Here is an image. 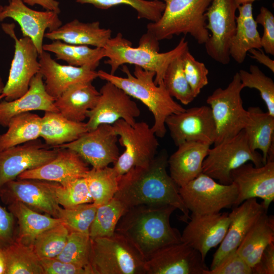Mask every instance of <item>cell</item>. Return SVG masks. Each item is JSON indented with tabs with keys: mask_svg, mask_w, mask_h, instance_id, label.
<instances>
[{
	"mask_svg": "<svg viewBox=\"0 0 274 274\" xmlns=\"http://www.w3.org/2000/svg\"><path fill=\"white\" fill-rule=\"evenodd\" d=\"M168 156L161 152L148 164L136 166L119 176L114 197L127 209L140 204L169 205L183 214L181 220L188 222L189 211L179 193V187L168 174Z\"/></svg>",
	"mask_w": 274,
	"mask_h": 274,
	"instance_id": "cell-1",
	"label": "cell"
},
{
	"mask_svg": "<svg viewBox=\"0 0 274 274\" xmlns=\"http://www.w3.org/2000/svg\"><path fill=\"white\" fill-rule=\"evenodd\" d=\"M176 210L169 205L130 207L120 219L115 232L129 241L146 260L160 249L182 242L181 233L170 223Z\"/></svg>",
	"mask_w": 274,
	"mask_h": 274,
	"instance_id": "cell-2",
	"label": "cell"
},
{
	"mask_svg": "<svg viewBox=\"0 0 274 274\" xmlns=\"http://www.w3.org/2000/svg\"><path fill=\"white\" fill-rule=\"evenodd\" d=\"M121 70L126 77L112 75L103 70L97 71L98 77L113 83L145 105L154 117L152 129L156 136L163 138L166 132V118L172 114L183 112L185 109L174 100L163 82L159 85L155 84L154 72L134 66L132 75L125 65H122Z\"/></svg>",
	"mask_w": 274,
	"mask_h": 274,
	"instance_id": "cell-3",
	"label": "cell"
},
{
	"mask_svg": "<svg viewBox=\"0 0 274 274\" xmlns=\"http://www.w3.org/2000/svg\"><path fill=\"white\" fill-rule=\"evenodd\" d=\"M164 10L160 19L147 25V32L158 41L181 34L191 35L199 44L210 37L206 13L212 0H162Z\"/></svg>",
	"mask_w": 274,
	"mask_h": 274,
	"instance_id": "cell-4",
	"label": "cell"
},
{
	"mask_svg": "<svg viewBox=\"0 0 274 274\" xmlns=\"http://www.w3.org/2000/svg\"><path fill=\"white\" fill-rule=\"evenodd\" d=\"M105 61L111 67L110 74L114 75L117 69L125 64H133L143 69L155 73L154 83L159 85L163 82L165 71L169 63L178 57L182 56L188 48V43L182 38L173 49L163 53L139 44L137 47H132L131 42L118 32L111 38L104 48Z\"/></svg>",
	"mask_w": 274,
	"mask_h": 274,
	"instance_id": "cell-5",
	"label": "cell"
},
{
	"mask_svg": "<svg viewBox=\"0 0 274 274\" xmlns=\"http://www.w3.org/2000/svg\"><path fill=\"white\" fill-rule=\"evenodd\" d=\"M145 262L140 252L117 232L91 238L88 266L92 274H146Z\"/></svg>",
	"mask_w": 274,
	"mask_h": 274,
	"instance_id": "cell-6",
	"label": "cell"
},
{
	"mask_svg": "<svg viewBox=\"0 0 274 274\" xmlns=\"http://www.w3.org/2000/svg\"><path fill=\"white\" fill-rule=\"evenodd\" d=\"M243 87L238 72L225 88H217L207 99L216 128L214 145L230 139L243 130L249 115L241 97Z\"/></svg>",
	"mask_w": 274,
	"mask_h": 274,
	"instance_id": "cell-7",
	"label": "cell"
},
{
	"mask_svg": "<svg viewBox=\"0 0 274 274\" xmlns=\"http://www.w3.org/2000/svg\"><path fill=\"white\" fill-rule=\"evenodd\" d=\"M118 142L124 148L114 163L119 176L130 169L149 164L156 156L159 143L151 127L145 122L131 125L120 119L113 125Z\"/></svg>",
	"mask_w": 274,
	"mask_h": 274,
	"instance_id": "cell-8",
	"label": "cell"
},
{
	"mask_svg": "<svg viewBox=\"0 0 274 274\" xmlns=\"http://www.w3.org/2000/svg\"><path fill=\"white\" fill-rule=\"evenodd\" d=\"M256 167L263 165L262 154L252 150L244 130L210 148L202 163V173L218 182L230 184L231 172L247 163Z\"/></svg>",
	"mask_w": 274,
	"mask_h": 274,
	"instance_id": "cell-9",
	"label": "cell"
},
{
	"mask_svg": "<svg viewBox=\"0 0 274 274\" xmlns=\"http://www.w3.org/2000/svg\"><path fill=\"white\" fill-rule=\"evenodd\" d=\"M179 193L192 213L211 214L233 207L238 192L234 183L223 184L202 173L182 187Z\"/></svg>",
	"mask_w": 274,
	"mask_h": 274,
	"instance_id": "cell-10",
	"label": "cell"
},
{
	"mask_svg": "<svg viewBox=\"0 0 274 274\" xmlns=\"http://www.w3.org/2000/svg\"><path fill=\"white\" fill-rule=\"evenodd\" d=\"M15 24L2 23L3 31L15 42V50L7 82L2 95L5 100H15L25 94L29 88L31 79L40 72L39 53L31 40L23 37L18 39L15 31Z\"/></svg>",
	"mask_w": 274,
	"mask_h": 274,
	"instance_id": "cell-11",
	"label": "cell"
},
{
	"mask_svg": "<svg viewBox=\"0 0 274 274\" xmlns=\"http://www.w3.org/2000/svg\"><path fill=\"white\" fill-rule=\"evenodd\" d=\"M235 0H212L206 13V28L210 31L204 44L206 52L222 64L229 63V48L236 29Z\"/></svg>",
	"mask_w": 274,
	"mask_h": 274,
	"instance_id": "cell-12",
	"label": "cell"
},
{
	"mask_svg": "<svg viewBox=\"0 0 274 274\" xmlns=\"http://www.w3.org/2000/svg\"><path fill=\"white\" fill-rule=\"evenodd\" d=\"M170 135L178 146L186 142L214 144L216 128L211 109L202 106L169 115L165 121Z\"/></svg>",
	"mask_w": 274,
	"mask_h": 274,
	"instance_id": "cell-13",
	"label": "cell"
},
{
	"mask_svg": "<svg viewBox=\"0 0 274 274\" xmlns=\"http://www.w3.org/2000/svg\"><path fill=\"white\" fill-rule=\"evenodd\" d=\"M100 96L95 107L87 114L88 131L100 124L113 125L122 119L134 125L141 112L131 97L113 83L107 82L99 90Z\"/></svg>",
	"mask_w": 274,
	"mask_h": 274,
	"instance_id": "cell-14",
	"label": "cell"
},
{
	"mask_svg": "<svg viewBox=\"0 0 274 274\" xmlns=\"http://www.w3.org/2000/svg\"><path fill=\"white\" fill-rule=\"evenodd\" d=\"M58 150L37 139L0 151V187L21 173L50 162Z\"/></svg>",
	"mask_w": 274,
	"mask_h": 274,
	"instance_id": "cell-15",
	"label": "cell"
},
{
	"mask_svg": "<svg viewBox=\"0 0 274 274\" xmlns=\"http://www.w3.org/2000/svg\"><path fill=\"white\" fill-rule=\"evenodd\" d=\"M118 141V136L113 125L104 124L87 131L72 142L55 148L72 150L92 167L100 168L114 164L117 160L120 155Z\"/></svg>",
	"mask_w": 274,
	"mask_h": 274,
	"instance_id": "cell-16",
	"label": "cell"
},
{
	"mask_svg": "<svg viewBox=\"0 0 274 274\" xmlns=\"http://www.w3.org/2000/svg\"><path fill=\"white\" fill-rule=\"evenodd\" d=\"M200 253L181 242L164 247L146 260V274H204L209 268Z\"/></svg>",
	"mask_w": 274,
	"mask_h": 274,
	"instance_id": "cell-17",
	"label": "cell"
},
{
	"mask_svg": "<svg viewBox=\"0 0 274 274\" xmlns=\"http://www.w3.org/2000/svg\"><path fill=\"white\" fill-rule=\"evenodd\" d=\"M230 178L238 192L233 207L248 199L259 198L268 209L274 200V160L258 167L246 163L233 170Z\"/></svg>",
	"mask_w": 274,
	"mask_h": 274,
	"instance_id": "cell-18",
	"label": "cell"
},
{
	"mask_svg": "<svg viewBox=\"0 0 274 274\" xmlns=\"http://www.w3.org/2000/svg\"><path fill=\"white\" fill-rule=\"evenodd\" d=\"M0 198L7 205L20 202L55 218L60 207L53 194L51 182L44 180L16 179L9 181L0 187Z\"/></svg>",
	"mask_w": 274,
	"mask_h": 274,
	"instance_id": "cell-19",
	"label": "cell"
},
{
	"mask_svg": "<svg viewBox=\"0 0 274 274\" xmlns=\"http://www.w3.org/2000/svg\"><path fill=\"white\" fill-rule=\"evenodd\" d=\"M11 18L17 22L23 37L30 38L39 55L43 51V39L45 31L57 29L62 25L58 14L51 11H39L29 8L22 0H8L0 13V21Z\"/></svg>",
	"mask_w": 274,
	"mask_h": 274,
	"instance_id": "cell-20",
	"label": "cell"
},
{
	"mask_svg": "<svg viewBox=\"0 0 274 274\" xmlns=\"http://www.w3.org/2000/svg\"><path fill=\"white\" fill-rule=\"evenodd\" d=\"M181 234L182 242L198 251L205 258L209 251L223 241L229 227V213L211 214L192 213Z\"/></svg>",
	"mask_w": 274,
	"mask_h": 274,
	"instance_id": "cell-21",
	"label": "cell"
},
{
	"mask_svg": "<svg viewBox=\"0 0 274 274\" xmlns=\"http://www.w3.org/2000/svg\"><path fill=\"white\" fill-rule=\"evenodd\" d=\"M267 209L257 198L248 199L233 207L231 221L222 242L213 255L209 269L214 268L228 254L237 249L244 238L260 216Z\"/></svg>",
	"mask_w": 274,
	"mask_h": 274,
	"instance_id": "cell-22",
	"label": "cell"
},
{
	"mask_svg": "<svg viewBox=\"0 0 274 274\" xmlns=\"http://www.w3.org/2000/svg\"><path fill=\"white\" fill-rule=\"evenodd\" d=\"M40 73L45 79L47 92L55 100L71 85L92 82L98 78L97 71L88 66L62 65L57 62L47 51L39 55Z\"/></svg>",
	"mask_w": 274,
	"mask_h": 274,
	"instance_id": "cell-23",
	"label": "cell"
},
{
	"mask_svg": "<svg viewBox=\"0 0 274 274\" xmlns=\"http://www.w3.org/2000/svg\"><path fill=\"white\" fill-rule=\"evenodd\" d=\"M89 169L88 163L76 152L67 148H59L58 154L53 160L21 173L17 179H37L64 185L84 177Z\"/></svg>",
	"mask_w": 274,
	"mask_h": 274,
	"instance_id": "cell-24",
	"label": "cell"
},
{
	"mask_svg": "<svg viewBox=\"0 0 274 274\" xmlns=\"http://www.w3.org/2000/svg\"><path fill=\"white\" fill-rule=\"evenodd\" d=\"M54 101L47 92L39 72L31 79L27 91L22 96L11 101H0V125L7 127L14 116L32 111L58 112Z\"/></svg>",
	"mask_w": 274,
	"mask_h": 274,
	"instance_id": "cell-25",
	"label": "cell"
},
{
	"mask_svg": "<svg viewBox=\"0 0 274 274\" xmlns=\"http://www.w3.org/2000/svg\"><path fill=\"white\" fill-rule=\"evenodd\" d=\"M210 145L198 142H186L168 157L169 175L181 187L202 173L203 161Z\"/></svg>",
	"mask_w": 274,
	"mask_h": 274,
	"instance_id": "cell-26",
	"label": "cell"
},
{
	"mask_svg": "<svg viewBox=\"0 0 274 274\" xmlns=\"http://www.w3.org/2000/svg\"><path fill=\"white\" fill-rule=\"evenodd\" d=\"M111 34L112 30L101 28L99 21L85 23L75 19L55 30L48 31L44 37L70 44L104 48L111 38Z\"/></svg>",
	"mask_w": 274,
	"mask_h": 274,
	"instance_id": "cell-27",
	"label": "cell"
},
{
	"mask_svg": "<svg viewBox=\"0 0 274 274\" xmlns=\"http://www.w3.org/2000/svg\"><path fill=\"white\" fill-rule=\"evenodd\" d=\"M92 82H80L67 88L54 101L58 112L71 121L83 122L87 112L95 107L100 96L99 91Z\"/></svg>",
	"mask_w": 274,
	"mask_h": 274,
	"instance_id": "cell-28",
	"label": "cell"
},
{
	"mask_svg": "<svg viewBox=\"0 0 274 274\" xmlns=\"http://www.w3.org/2000/svg\"><path fill=\"white\" fill-rule=\"evenodd\" d=\"M237 10L238 15L236 16V29L230 44L229 55L237 63L241 64L250 50L260 49L262 46L257 23L253 17L252 3L241 4Z\"/></svg>",
	"mask_w": 274,
	"mask_h": 274,
	"instance_id": "cell-29",
	"label": "cell"
},
{
	"mask_svg": "<svg viewBox=\"0 0 274 274\" xmlns=\"http://www.w3.org/2000/svg\"><path fill=\"white\" fill-rule=\"evenodd\" d=\"M249 120L244 130L250 148L262 152L263 164L274 160V117L258 107L247 110Z\"/></svg>",
	"mask_w": 274,
	"mask_h": 274,
	"instance_id": "cell-30",
	"label": "cell"
},
{
	"mask_svg": "<svg viewBox=\"0 0 274 274\" xmlns=\"http://www.w3.org/2000/svg\"><path fill=\"white\" fill-rule=\"evenodd\" d=\"M88 131L86 123L71 121L58 112L46 111L42 117L40 137L51 147L72 142Z\"/></svg>",
	"mask_w": 274,
	"mask_h": 274,
	"instance_id": "cell-31",
	"label": "cell"
},
{
	"mask_svg": "<svg viewBox=\"0 0 274 274\" xmlns=\"http://www.w3.org/2000/svg\"><path fill=\"white\" fill-rule=\"evenodd\" d=\"M8 209L17 221L16 241L27 246H31L36 237L43 231L61 223L59 219L42 214L20 202L8 204Z\"/></svg>",
	"mask_w": 274,
	"mask_h": 274,
	"instance_id": "cell-32",
	"label": "cell"
},
{
	"mask_svg": "<svg viewBox=\"0 0 274 274\" xmlns=\"http://www.w3.org/2000/svg\"><path fill=\"white\" fill-rule=\"evenodd\" d=\"M274 242L273 216L264 212L248 232L236 249L252 268L258 261L265 249Z\"/></svg>",
	"mask_w": 274,
	"mask_h": 274,
	"instance_id": "cell-33",
	"label": "cell"
},
{
	"mask_svg": "<svg viewBox=\"0 0 274 274\" xmlns=\"http://www.w3.org/2000/svg\"><path fill=\"white\" fill-rule=\"evenodd\" d=\"M43 51L54 53L57 59L75 66H88L95 70L101 59L105 57V49L88 46L67 44L54 40L43 45Z\"/></svg>",
	"mask_w": 274,
	"mask_h": 274,
	"instance_id": "cell-34",
	"label": "cell"
},
{
	"mask_svg": "<svg viewBox=\"0 0 274 274\" xmlns=\"http://www.w3.org/2000/svg\"><path fill=\"white\" fill-rule=\"evenodd\" d=\"M42 117L27 112L13 117L7 131L0 134V151L37 140L40 137Z\"/></svg>",
	"mask_w": 274,
	"mask_h": 274,
	"instance_id": "cell-35",
	"label": "cell"
},
{
	"mask_svg": "<svg viewBox=\"0 0 274 274\" xmlns=\"http://www.w3.org/2000/svg\"><path fill=\"white\" fill-rule=\"evenodd\" d=\"M3 252L6 263L5 274H44L40 259L32 246L16 241Z\"/></svg>",
	"mask_w": 274,
	"mask_h": 274,
	"instance_id": "cell-36",
	"label": "cell"
},
{
	"mask_svg": "<svg viewBox=\"0 0 274 274\" xmlns=\"http://www.w3.org/2000/svg\"><path fill=\"white\" fill-rule=\"evenodd\" d=\"M92 202L97 207L114 198L118 187L119 176L113 167H92L84 176Z\"/></svg>",
	"mask_w": 274,
	"mask_h": 274,
	"instance_id": "cell-37",
	"label": "cell"
},
{
	"mask_svg": "<svg viewBox=\"0 0 274 274\" xmlns=\"http://www.w3.org/2000/svg\"><path fill=\"white\" fill-rule=\"evenodd\" d=\"M127 209L114 197L108 202L97 207L95 217L90 227L91 238L112 236L117 225Z\"/></svg>",
	"mask_w": 274,
	"mask_h": 274,
	"instance_id": "cell-38",
	"label": "cell"
},
{
	"mask_svg": "<svg viewBox=\"0 0 274 274\" xmlns=\"http://www.w3.org/2000/svg\"><path fill=\"white\" fill-rule=\"evenodd\" d=\"M81 4H91L95 7L106 10L119 5H126L133 8L138 19H145L152 22L158 21L164 10L165 4L159 0H75Z\"/></svg>",
	"mask_w": 274,
	"mask_h": 274,
	"instance_id": "cell-39",
	"label": "cell"
},
{
	"mask_svg": "<svg viewBox=\"0 0 274 274\" xmlns=\"http://www.w3.org/2000/svg\"><path fill=\"white\" fill-rule=\"evenodd\" d=\"M182 56L177 57L169 63L163 82L172 97L176 98L182 104L187 105L193 101L195 97L185 75Z\"/></svg>",
	"mask_w": 274,
	"mask_h": 274,
	"instance_id": "cell-40",
	"label": "cell"
},
{
	"mask_svg": "<svg viewBox=\"0 0 274 274\" xmlns=\"http://www.w3.org/2000/svg\"><path fill=\"white\" fill-rule=\"evenodd\" d=\"M62 223L40 233L35 239L32 249L39 258H56L62 250L70 233Z\"/></svg>",
	"mask_w": 274,
	"mask_h": 274,
	"instance_id": "cell-41",
	"label": "cell"
},
{
	"mask_svg": "<svg viewBox=\"0 0 274 274\" xmlns=\"http://www.w3.org/2000/svg\"><path fill=\"white\" fill-rule=\"evenodd\" d=\"M97 208L93 202L68 208L60 206L56 218L59 219L70 231L89 234Z\"/></svg>",
	"mask_w": 274,
	"mask_h": 274,
	"instance_id": "cell-42",
	"label": "cell"
},
{
	"mask_svg": "<svg viewBox=\"0 0 274 274\" xmlns=\"http://www.w3.org/2000/svg\"><path fill=\"white\" fill-rule=\"evenodd\" d=\"M90 246L91 238L89 234L70 231L62 250L56 258L79 267L89 268Z\"/></svg>",
	"mask_w": 274,
	"mask_h": 274,
	"instance_id": "cell-43",
	"label": "cell"
},
{
	"mask_svg": "<svg viewBox=\"0 0 274 274\" xmlns=\"http://www.w3.org/2000/svg\"><path fill=\"white\" fill-rule=\"evenodd\" d=\"M51 187L56 202L63 208L72 207L93 201L84 177L64 185L51 182Z\"/></svg>",
	"mask_w": 274,
	"mask_h": 274,
	"instance_id": "cell-44",
	"label": "cell"
},
{
	"mask_svg": "<svg viewBox=\"0 0 274 274\" xmlns=\"http://www.w3.org/2000/svg\"><path fill=\"white\" fill-rule=\"evenodd\" d=\"M238 74L243 88L248 87L258 90L264 101L267 112L274 117V82L255 65H251L249 72L241 70Z\"/></svg>",
	"mask_w": 274,
	"mask_h": 274,
	"instance_id": "cell-45",
	"label": "cell"
},
{
	"mask_svg": "<svg viewBox=\"0 0 274 274\" xmlns=\"http://www.w3.org/2000/svg\"><path fill=\"white\" fill-rule=\"evenodd\" d=\"M182 57L186 78L195 98L209 83V70L204 63L195 59L189 49L183 53Z\"/></svg>",
	"mask_w": 274,
	"mask_h": 274,
	"instance_id": "cell-46",
	"label": "cell"
},
{
	"mask_svg": "<svg viewBox=\"0 0 274 274\" xmlns=\"http://www.w3.org/2000/svg\"><path fill=\"white\" fill-rule=\"evenodd\" d=\"M204 274H252V268L236 250L225 257L218 265Z\"/></svg>",
	"mask_w": 274,
	"mask_h": 274,
	"instance_id": "cell-47",
	"label": "cell"
},
{
	"mask_svg": "<svg viewBox=\"0 0 274 274\" xmlns=\"http://www.w3.org/2000/svg\"><path fill=\"white\" fill-rule=\"evenodd\" d=\"M18 225L13 214L0 204V250L15 243L17 238Z\"/></svg>",
	"mask_w": 274,
	"mask_h": 274,
	"instance_id": "cell-48",
	"label": "cell"
},
{
	"mask_svg": "<svg viewBox=\"0 0 274 274\" xmlns=\"http://www.w3.org/2000/svg\"><path fill=\"white\" fill-rule=\"evenodd\" d=\"M255 21L263 28L261 37L262 48L265 53L274 55V16L266 7H261Z\"/></svg>",
	"mask_w": 274,
	"mask_h": 274,
	"instance_id": "cell-49",
	"label": "cell"
},
{
	"mask_svg": "<svg viewBox=\"0 0 274 274\" xmlns=\"http://www.w3.org/2000/svg\"><path fill=\"white\" fill-rule=\"evenodd\" d=\"M40 259L44 274H92L89 268L79 267L56 258Z\"/></svg>",
	"mask_w": 274,
	"mask_h": 274,
	"instance_id": "cell-50",
	"label": "cell"
},
{
	"mask_svg": "<svg viewBox=\"0 0 274 274\" xmlns=\"http://www.w3.org/2000/svg\"><path fill=\"white\" fill-rule=\"evenodd\" d=\"M252 268V274L274 273V242L265 248L259 260Z\"/></svg>",
	"mask_w": 274,
	"mask_h": 274,
	"instance_id": "cell-51",
	"label": "cell"
},
{
	"mask_svg": "<svg viewBox=\"0 0 274 274\" xmlns=\"http://www.w3.org/2000/svg\"><path fill=\"white\" fill-rule=\"evenodd\" d=\"M28 6H33L36 5L41 6L45 10L51 11L59 14L60 9L59 2L56 0H22Z\"/></svg>",
	"mask_w": 274,
	"mask_h": 274,
	"instance_id": "cell-52",
	"label": "cell"
},
{
	"mask_svg": "<svg viewBox=\"0 0 274 274\" xmlns=\"http://www.w3.org/2000/svg\"><path fill=\"white\" fill-rule=\"evenodd\" d=\"M248 52L251 54V58L256 60L260 63L268 67L272 73H274V61L268 55H266L261 50V49H252Z\"/></svg>",
	"mask_w": 274,
	"mask_h": 274,
	"instance_id": "cell-53",
	"label": "cell"
},
{
	"mask_svg": "<svg viewBox=\"0 0 274 274\" xmlns=\"http://www.w3.org/2000/svg\"><path fill=\"white\" fill-rule=\"evenodd\" d=\"M6 263L3 250H0V274H5Z\"/></svg>",
	"mask_w": 274,
	"mask_h": 274,
	"instance_id": "cell-54",
	"label": "cell"
},
{
	"mask_svg": "<svg viewBox=\"0 0 274 274\" xmlns=\"http://www.w3.org/2000/svg\"><path fill=\"white\" fill-rule=\"evenodd\" d=\"M5 84H4V82L3 81L2 78L0 75V101L1 99H2L3 97L2 95V93L3 92L4 87Z\"/></svg>",
	"mask_w": 274,
	"mask_h": 274,
	"instance_id": "cell-55",
	"label": "cell"
},
{
	"mask_svg": "<svg viewBox=\"0 0 274 274\" xmlns=\"http://www.w3.org/2000/svg\"><path fill=\"white\" fill-rule=\"evenodd\" d=\"M256 1H259V0H235L237 4L238 5H239L241 4L245 3H253Z\"/></svg>",
	"mask_w": 274,
	"mask_h": 274,
	"instance_id": "cell-56",
	"label": "cell"
},
{
	"mask_svg": "<svg viewBox=\"0 0 274 274\" xmlns=\"http://www.w3.org/2000/svg\"><path fill=\"white\" fill-rule=\"evenodd\" d=\"M3 6L0 4V13L3 9Z\"/></svg>",
	"mask_w": 274,
	"mask_h": 274,
	"instance_id": "cell-57",
	"label": "cell"
}]
</instances>
